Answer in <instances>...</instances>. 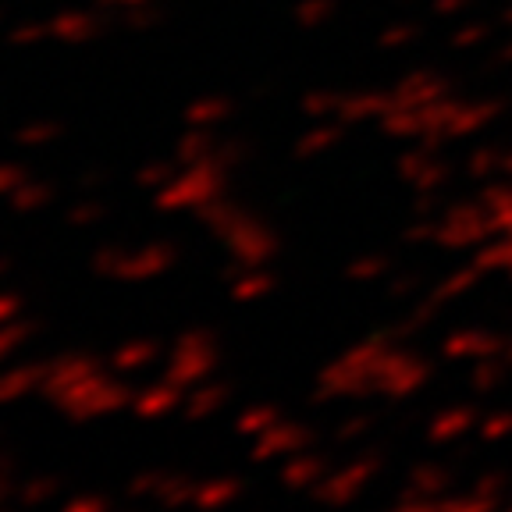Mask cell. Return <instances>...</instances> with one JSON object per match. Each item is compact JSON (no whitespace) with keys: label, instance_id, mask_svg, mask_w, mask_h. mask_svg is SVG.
I'll use <instances>...</instances> for the list:
<instances>
[{"label":"cell","instance_id":"cell-6","mask_svg":"<svg viewBox=\"0 0 512 512\" xmlns=\"http://www.w3.org/2000/svg\"><path fill=\"white\" fill-rule=\"evenodd\" d=\"M61 491V477H32L18 488V502L22 505H43L47 498H54Z\"/></svg>","mask_w":512,"mask_h":512},{"label":"cell","instance_id":"cell-2","mask_svg":"<svg viewBox=\"0 0 512 512\" xmlns=\"http://www.w3.org/2000/svg\"><path fill=\"white\" fill-rule=\"evenodd\" d=\"M178 399H182V388L171 381L164 384H153V388H146V392H136V399H132V406H136L139 416H146V420H157V416L171 413V409L178 406Z\"/></svg>","mask_w":512,"mask_h":512},{"label":"cell","instance_id":"cell-9","mask_svg":"<svg viewBox=\"0 0 512 512\" xmlns=\"http://www.w3.org/2000/svg\"><path fill=\"white\" fill-rule=\"evenodd\" d=\"M168 477V473L160 470H150V473H139V477H132V484H128V498H143V495H153V491L160 488V480Z\"/></svg>","mask_w":512,"mask_h":512},{"label":"cell","instance_id":"cell-8","mask_svg":"<svg viewBox=\"0 0 512 512\" xmlns=\"http://www.w3.org/2000/svg\"><path fill=\"white\" fill-rule=\"evenodd\" d=\"M224 395H228V388H224V384H214V388H203V392L192 395V402H189V409H185V413H189L192 420H196V416H207L214 406H221Z\"/></svg>","mask_w":512,"mask_h":512},{"label":"cell","instance_id":"cell-1","mask_svg":"<svg viewBox=\"0 0 512 512\" xmlns=\"http://www.w3.org/2000/svg\"><path fill=\"white\" fill-rule=\"evenodd\" d=\"M132 399H136L132 388H125V384H118L114 377H107L104 370H96L86 381L72 384V388L57 399V406L72 416V420H93V416H104V413H114V409L128 406Z\"/></svg>","mask_w":512,"mask_h":512},{"label":"cell","instance_id":"cell-7","mask_svg":"<svg viewBox=\"0 0 512 512\" xmlns=\"http://www.w3.org/2000/svg\"><path fill=\"white\" fill-rule=\"evenodd\" d=\"M235 480H214V484H200V491H196V502L203 505V509H217L221 502H228V498L235 495Z\"/></svg>","mask_w":512,"mask_h":512},{"label":"cell","instance_id":"cell-10","mask_svg":"<svg viewBox=\"0 0 512 512\" xmlns=\"http://www.w3.org/2000/svg\"><path fill=\"white\" fill-rule=\"evenodd\" d=\"M29 324H11V328H4L0 331V356H8L11 349H15L18 342H22L25 335H29Z\"/></svg>","mask_w":512,"mask_h":512},{"label":"cell","instance_id":"cell-12","mask_svg":"<svg viewBox=\"0 0 512 512\" xmlns=\"http://www.w3.org/2000/svg\"><path fill=\"white\" fill-rule=\"evenodd\" d=\"M18 488L22 484H15V477H0V505L8 502V498H18Z\"/></svg>","mask_w":512,"mask_h":512},{"label":"cell","instance_id":"cell-3","mask_svg":"<svg viewBox=\"0 0 512 512\" xmlns=\"http://www.w3.org/2000/svg\"><path fill=\"white\" fill-rule=\"evenodd\" d=\"M43 377H47V363H29V367H18L0 374V402H15L22 399L29 388H40Z\"/></svg>","mask_w":512,"mask_h":512},{"label":"cell","instance_id":"cell-11","mask_svg":"<svg viewBox=\"0 0 512 512\" xmlns=\"http://www.w3.org/2000/svg\"><path fill=\"white\" fill-rule=\"evenodd\" d=\"M111 505H107V498L100 495H89V498H79V502H72L64 512H107Z\"/></svg>","mask_w":512,"mask_h":512},{"label":"cell","instance_id":"cell-14","mask_svg":"<svg viewBox=\"0 0 512 512\" xmlns=\"http://www.w3.org/2000/svg\"><path fill=\"white\" fill-rule=\"evenodd\" d=\"M0 477H15V459L8 452H0Z\"/></svg>","mask_w":512,"mask_h":512},{"label":"cell","instance_id":"cell-15","mask_svg":"<svg viewBox=\"0 0 512 512\" xmlns=\"http://www.w3.org/2000/svg\"><path fill=\"white\" fill-rule=\"evenodd\" d=\"M0 512H4V505H0Z\"/></svg>","mask_w":512,"mask_h":512},{"label":"cell","instance_id":"cell-4","mask_svg":"<svg viewBox=\"0 0 512 512\" xmlns=\"http://www.w3.org/2000/svg\"><path fill=\"white\" fill-rule=\"evenodd\" d=\"M196 484L192 480H185V477H164L160 480V488L153 491V498H157L160 505H168V509H182L185 502H192L196 498Z\"/></svg>","mask_w":512,"mask_h":512},{"label":"cell","instance_id":"cell-5","mask_svg":"<svg viewBox=\"0 0 512 512\" xmlns=\"http://www.w3.org/2000/svg\"><path fill=\"white\" fill-rule=\"evenodd\" d=\"M153 356H157V345L153 342H132L114 352V370H118V374H132V370L146 367Z\"/></svg>","mask_w":512,"mask_h":512},{"label":"cell","instance_id":"cell-13","mask_svg":"<svg viewBox=\"0 0 512 512\" xmlns=\"http://www.w3.org/2000/svg\"><path fill=\"white\" fill-rule=\"evenodd\" d=\"M18 313V299L11 296H0V320H11Z\"/></svg>","mask_w":512,"mask_h":512}]
</instances>
